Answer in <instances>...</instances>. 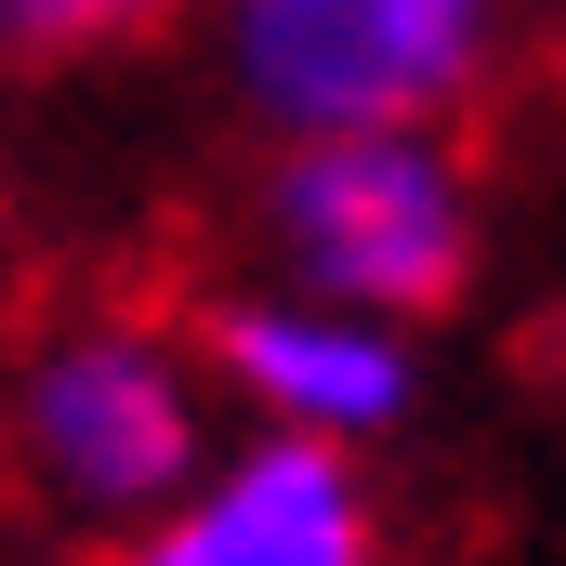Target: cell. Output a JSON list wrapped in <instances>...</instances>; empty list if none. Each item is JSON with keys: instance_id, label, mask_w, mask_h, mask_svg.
Returning <instances> with one entry per match:
<instances>
[{"instance_id": "cell-1", "label": "cell", "mask_w": 566, "mask_h": 566, "mask_svg": "<svg viewBox=\"0 0 566 566\" xmlns=\"http://www.w3.org/2000/svg\"><path fill=\"white\" fill-rule=\"evenodd\" d=\"M264 251L277 290L422 329L474 277V171L448 133H290L264 171Z\"/></svg>"}, {"instance_id": "cell-2", "label": "cell", "mask_w": 566, "mask_h": 566, "mask_svg": "<svg viewBox=\"0 0 566 566\" xmlns=\"http://www.w3.org/2000/svg\"><path fill=\"white\" fill-rule=\"evenodd\" d=\"M0 422H13L27 488H40L66 527L133 541L145 514H171V501L198 488V461H211V382H198V356H185L171 329H145V316H66V329L27 343Z\"/></svg>"}, {"instance_id": "cell-3", "label": "cell", "mask_w": 566, "mask_h": 566, "mask_svg": "<svg viewBox=\"0 0 566 566\" xmlns=\"http://www.w3.org/2000/svg\"><path fill=\"white\" fill-rule=\"evenodd\" d=\"M514 0H211L224 93L264 133H434L488 93Z\"/></svg>"}, {"instance_id": "cell-4", "label": "cell", "mask_w": 566, "mask_h": 566, "mask_svg": "<svg viewBox=\"0 0 566 566\" xmlns=\"http://www.w3.org/2000/svg\"><path fill=\"white\" fill-rule=\"evenodd\" d=\"M198 382H224L264 434H316V448H382L422 409V343L303 290H224L198 316Z\"/></svg>"}, {"instance_id": "cell-5", "label": "cell", "mask_w": 566, "mask_h": 566, "mask_svg": "<svg viewBox=\"0 0 566 566\" xmlns=\"http://www.w3.org/2000/svg\"><path fill=\"white\" fill-rule=\"evenodd\" d=\"M119 566H382V501L356 448L251 434V448H211L198 488L119 541Z\"/></svg>"}, {"instance_id": "cell-6", "label": "cell", "mask_w": 566, "mask_h": 566, "mask_svg": "<svg viewBox=\"0 0 566 566\" xmlns=\"http://www.w3.org/2000/svg\"><path fill=\"white\" fill-rule=\"evenodd\" d=\"M185 0H0V66H93L158 40Z\"/></svg>"}]
</instances>
